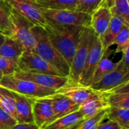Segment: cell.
Returning <instances> with one entry per match:
<instances>
[{
    "label": "cell",
    "instance_id": "cell-10",
    "mask_svg": "<svg viewBox=\"0 0 129 129\" xmlns=\"http://www.w3.org/2000/svg\"><path fill=\"white\" fill-rule=\"evenodd\" d=\"M103 48L100 38L97 36L87 57L78 84L89 87L94 72L103 54Z\"/></svg>",
    "mask_w": 129,
    "mask_h": 129
},
{
    "label": "cell",
    "instance_id": "cell-31",
    "mask_svg": "<svg viewBox=\"0 0 129 129\" xmlns=\"http://www.w3.org/2000/svg\"><path fill=\"white\" fill-rule=\"evenodd\" d=\"M19 70L17 60L0 56V71L3 76L13 75Z\"/></svg>",
    "mask_w": 129,
    "mask_h": 129
},
{
    "label": "cell",
    "instance_id": "cell-13",
    "mask_svg": "<svg viewBox=\"0 0 129 129\" xmlns=\"http://www.w3.org/2000/svg\"><path fill=\"white\" fill-rule=\"evenodd\" d=\"M56 92L68 97L80 107V105L94 94L96 91L93 90L90 87L84 86L80 84H71L67 82Z\"/></svg>",
    "mask_w": 129,
    "mask_h": 129
},
{
    "label": "cell",
    "instance_id": "cell-7",
    "mask_svg": "<svg viewBox=\"0 0 129 129\" xmlns=\"http://www.w3.org/2000/svg\"><path fill=\"white\" fill-rule=\"evenodd\" d=\"M17 63L19 71L61 76L49 63L31 51H24L19 57Z\"/></svg>",
    "mask_w": 129,
    "mask_h": 129
},
{
    "label": "cell",
    "instance_id": "cell-8",
    "mask_svg": "<svg viewBox=\"0 0 129 129\" xmlns=\"http://www.w3.org/2000/svg\"><path fill=\"white\" fill-rule=\"evenodd\" d=\"M128 81L129 70L125 68L119 60L117 62L115 69L104 76L100 81L89 87L96 91L109 92Z\"/></svg>",
    "mask_w": 129,
    "mask_h": 129
},
{
    "label": "cell",
    "instance_id": "cell-30",
    "mask_svg": "<svg viewBox=\"0 0 129 129\" xmlns=\"http://www.w3.org/2000/svg\"><path fill=\"white\" fill-rule=\"evenodd\" d=\"M103 0H78L75 10L92 15L100 6Z\"/></svg>",
    "mask_w": 129,
    "mask_h": 129
},
{
    "label": "cell",
    "instance_id": "cell-3",
    "mask_svg": "<svg viewBox=\"0 0 129 129\" xmlns=\"http://www.w3.org/2000/svg\"><path fill=\"white\" fill-rule=\"evenodd\" d=\"M97 35L91 27H85L81 36L78 45L75 53L68 76V82L78 84L87 57Z\"/></svg>",
    "mask_w": 129,
    "mask_h": 129
},
{
    "label": "cell",
    "instance_id": "cell-5",
    "mask_svg": "<svg viewBox=\"0 0 129 129\" xmlns=\"http://www.w3.org/2000/svg\"><path fill=\"white\" fill-rule=\"evenodd\" d=\"M11 35L23 47L24 51H33L35 40L31 29L34 26L29 20L11 8L9 17Z\"/></svg>",
    "mask_w": 129,
    "mask_h": 129
},
{
    "label": "cell",
    "instance_id": "cell-2",
    "mask_svg": "<svg viewBox=\"0 0 129 129\" xmlns=\"http://www.w3.org/2000/svg\"><path fill=\"white\" fill-rule=\"evenodd\" d=\"M31 31L35 40V46L33 51L49 63L62 76L68 77L70 73V67L49 41L44 27L34 25Z\"/></svg>",
    "mask_w": 129,
    "mask_h": 129
},
{
    "label": "cell",
    "instance_id": "cell-6",
    "mask_svg": "<svg viewBox=\"0 0 129 129\" xmlns=\"http://www.w3.org/2000/svg\"><path fill=\"white\" fill-rule=\"evenodd\" d=\"M40 9L48 22L62 25L90 27L91 15L76 10H57L42 7Z\"/></svg>",
    "mask_w": 129,
    "mask_h": 129
},
{
    "label": "cell",
    "instance_id": "cell-38",
    "mask_svg": "<svg viewBox=\"0 0 129 129\" xmlns=\"http://www.w3.org/2000/svg\"><path fill=\"white\" fill-rule=\"evenodd\" d=\"M84 121V120H83ZM83 121H81V122H78V123H77V124H75V125H73V126H71V127H70V128H66V129H78L79 128V126L81 125V124L82 123V122Z\"/></svg>",
    "mask_w": 129,
    "mask_h": 129
},
{
    "label": "cell",
    "instance_id": "cell-39",
    "mask_svg": "<svg viewBox=\"0 0 129 129\" xmlns=\"http://www.w3.org/2000/svg\"><path fill=\"white\" fill-rule=\"evenodd\" d=\"M5 38V36L3 33H0V46H1V45H2V44L4 42Z\"/></svg>",
    "mask_w": 129,
    "mask_h": 129
},
{
    "label": "cell",
    "instance_id": "cell-43",
    "mask_svg": "<svg viewBox=\"0 0 129 129\" xmlns=\"http://www.w3.org/2000/svg\"><path fill=\"white\" fill-rule=\"evenodd\" d=\"M0 108H1V107H0Z\"/></svg>",
    "mask_w": 129,
    "mask_h": 129
},
{
    "label": "cell",
    "instance_id": "cell-29",
    "mask_svg": "<svg viewBox=\"0 0 129 129\" xmlns=\"http://www.w3.org/2000/svg\"><path fill=\"white\" fill-rule=\"evenodd\" d=\"M129 42V26L123 23L121 29L116 36L113 45L116 46L115 53L122 52Z\"/></svg>",
    "mask_w": 129,
    "mask_h": 129
},
{
    "label": "cell",
    "instance_id": "cell-20",
    "mask_svg": "<svg viewBox=\"0 0 129 129\" xmlns=\"http://www.w3.org/2000/svg\"><path fill=\"white\" fill-rule=\"evenodd\" d=\"M24 51L21 44L14 38L9 36H5L4 42L0 46V56L18 60Z\"/></svg>",
    "mask_w": 129,
    "mask_h": 129
},
{
    "label": "cell",
    "instance_id": "cell-34",
    "mask_svg": "<svg viewBox=\"0 0 129 129\" xmlns=\"http://www.w3.org/2000/svg\"><path fill=\"white\" fill-rule=\"evenodd\" d=\"M108 93H113V94H125L129 93V81L119 85V87L113 89L112 91H109Z\"/></svg>",
    "mask_w": 129,
    "mask_h": 129
},
{
    "label": "cell",
    "instance_id": "cell-26",
    "mask_svg": "<svg viewBox=\"0 0 129 129\" xmlns=\"http://www.w3.org/2000/svg\"><path fill=\"white\" fill-rule=\"evenodd\" d=\"M109 107H119L129 110V93L113 94L104 92Z\"/></svg>",
    "mask_w": 129,
    "mask_h": 129
},
{
    "label": "cell",
    "instance_id": "cell-23",
    "mask_svg": "<svg viewBox=\"0 0 129 129\" xmlns=\"http://www.w3.org/2000/svg\"><path fill=\"white\" fill-rule=\"evenodd\" d=\"M42 7L57 10H75L78 0H36Z\"/></svg>",
    "mask_w": 129,
    "mask_h": 129
},
{
    "label": "cell",
    "instance_id": "cell-42",
    "mask_svg": "<svg viewBox=\"0 0 129 129\" xmlns=\"http://www.w3.org/2000/svg\"><path fill=\"white\" fill-rule=\"evenodd\" d=\"M128 5H129V0H128Z\"/></svg>",
    "mask_w": 129,
    "mask_h": 129
},
{
    "label": "cell",
    "instance_id": "cell-21",
    "mask_svg": "<svg viewBox=\"0 0 129 129\" xmlns=\"http://www.w3.org/2000/svg\"><path fill=\"white\" fill-rule=\"evenodd\" d=\"M82 113L78 110L66 115L63 117L56 119L51 124L47 125L43 129H66L75 125V124L84 120Z\"/></svg>",
    "mask_w": 129,
    "mask_h": 129
},
{
    "label": "cell",
    "instance_id": "cell-36",
    "mask_svg": "<svg viewBox=\"0 0 129 129\" xmlns=\"http://www.w3.org/2000/svg\"><path fill=\"white\" fill-rule=\"evenodd\" d=\"M10 129H40L35 123H17Z\"/></svg>",
    "mask_w": 129,
    "mask_h": 129
},
{
    "label": "cell",
    "instance_id": "cell-17",
    "mask_svg": "<svg viewBox=\"0 0 129 129\" xmlns=\"http://www.w3.org/2000/svg\"><path fill=\"white\" fill-rule=\"evenodd\" d=\"M111 17L112 13L110 8L105 6H100L91 15L90 27L97 36H101L106 32Z\"/></svg>",
    "mask_w": 129,
    "mask_h": 129
},
{
    "label": "cell",
    "instance_id": "cell-11",
    "mask_svg": "<svg viewBox=\"0 0 129 129\" xmlns=\"http://www.w3.org/2000/svg\"><path fill=\"white\" fill-rule=\"evenodd\" d=\"M32 113L34 123L40 129L46 128L55 121L54 111L49 96L32 98Z\"/></svg>",
    "mask_w": 129,
    "mask_h": 129
},
{
    "label": "cell",
    "instance_id": "cell-14",
    "mask_svg": "<svg viewBox=\"0 0 129 129\" xmlns=\"http://www.w3.org/2000/svg\"><path fill=\"white\" fill-rule=\"evenodd\" d=\"M11 91L14 101L17 123H34L32 113V98H27L13 91Z\"/></svg>",
    "mask_w": 129,
    "mask_h": 129
},
{
    "label": "cell",
    "instance_id": "cell-9",
    "mask_svg": "<svg viewBox=\"0 0 129 129\" xmlns=\"http://www.w3.org/2000/svg\"><path fill=\"white\" fill-rule=\"evenodd\" d=\"M10 7L29 20L33 25L44 26L46 20L40 5L36 0H5Z\"/></svg>",
    "mask_w": 129,
    "mask_h": 129
},
{
    "label": "cell",
    "instance_id": "cell-19",
    "mask_svg": "<svg viewBox=\"0 0 129 129\" xmlns=\"http://www.w3.org/2000/svg\"><path fill=\"white\" fill-rule=\"evenodd\" d=\"M113 52H115V51L111 50L110 48L106 49L103 52L102 58L100 60L98 66H97V67L94 72V74L92 77L90 86L91 85L97 82L98 81H100L104 76H106L107 73H109L110 71H112L113 69H115L117 63L113 62L111 58V56Z\"/></svg>",
    "mask_w": 129,
    "mask_h": 129
},
{
    "label": "cell",
    "instance_id": "cell-22",
    "mask_svg": "<svg viewBox=\"0 0 129 129\" xmlns=\"http://www.w3.org/2000/svg\"><path fill=\"white\" fill-rule=\"evenodd\" d=\"M106 118L116 122L124 129H129V110L119 107H108Z\"/></svg>",
    "mask_w": 129,
    "mask_h": 129
},
{
    "label": "cell",
    "instance_id": "cell-40",
    "mask_svg": "<svg viewBox=\"0 0 129 129\" xmlns=\"http://www.w3.org/2000/svg\"><path fill=\"white\" fill-rule=\"evenodd\" d=\"M2 77H3V74H2V72L0 71V81L2 80Z\"/></svg>",
    "mask_w": 129,
    "mask_h": 129
},
{
    "label": "cell",
    "instance_id": "cell-16",
    "mask_svg": "<svg viewBox=\"0 0 129 129\" xmlns=\"http://www.w3.org/2000/svg\"><path fill=\"white\" fill-rule=\"evenodd\" d=\"M49 97L52 101L55 120L79 110L78 104L62 94L56 92Z\"/></svg>",
    "mask_w": 129,
    "mask_h": 129
},
{
    "label": "cell",
    "instance_id": "cell-35",
    "mask_svg": "<svg viewBox=\"0 0 129 129\" xmlns=\"http://www.w3.org/2000/svg\"><path fill=\"white\" fill-rule=\"evenodd\" d=\"M122 53V57L120 60V61L125 67V68L129 70V42L127 46L125 47V48Z\"/></svg>",
    "mask_w": 129,
    "mask_h": 129
},
{
    "label": "cell",
    "instance_id": "cell-41",
    "mask_svg": "<svg viewBox=\"0 0 129 129\" xmlns=\"http://www.w3.org/2000/svg\"><path fill=\"white\" fill-rule=\"evenodd\" d=\"M0 33H2V30H1V29H0Z\"/></svg>",
    "mask_w": 129,
    "mask_h": 129
},
{
    "label": "cell",
    "instance_id": "cell-12",
    "mask_svg": "<svg viewBox=\"0 0 129 129\" xmlns=\"http://www.w3.org/2000/svg\"><path fill=\"white\" fill-rule=\"evenodd\" d=\"M15 78L25 79L33 82L39 85L49 88L57 91L62 86H64L68 81V77L62 76H55L45 73H27L22 71H17L13 74Z\"/></svg>",
    "mask_w": 129,
    "mask_h": 129
},
{
    "label": "cell",
    "instance_id": "cell-1",
    "mask_svg": "<svg viewBox=\"0 0 129 129\" xmlns=\"http://www.w3.org/2000/svg\"><path fill=\"white\" fill-rule=\"evenodd\" d=\"M49 41L71 67L81 36L85 27L46 23L43 26Z\"/></svg>",
    "mask_w": 129,
    "mask_h": 129
},
{
    "label": "cell",
    "instance_id": "cell-24",
    "mask_svg": "<svg viewBox=\"0 0 129 129\" xmlns=\"http://www.w3.org/2000/svg\"><path fill=\"white\" fill-rule=\"evenodd\" d=\"M0 107L3 110L16 119L14 101L11 91L2 85H0Z\"/></svg>",
    "mask_w": 129,
    "mask_h": 129
},
{
    "label": "cell",
    "instance_id": "cell-37",
    "mask_svg": "<svg viewBox=\"0 0 129 129\" xmlns=\"http://www.w3.org/2000/svg\"><path fill=\"white\" fill-rule=\"evenodd\" d=\"M114 5V0H103L101 6H105L109 8L113 7Z\"/></svg>",
    "mask_w": 129,
    "mask_h": 129
},
{
    "label": "cell",
    "instance_id": "cell-33",
    "mask_svg": "<svg viewBox=\"0 0 129 129\" xmlns=\"http://www.w3.org/2000/svg\"><path fill=\"white\" fill-rule=\"evenodd\" d=\"M104 120L99 125L97 129H124L123 128H122L119 124H117L116 122H114L113 120H110L108 119L106 121H104Z\"/></svg>",
    "mask_w": 129,
    "mask_h": 129
},
{
    "label": "cell",
    "instance_id": "cell-27",
    "mask_svg": "<svg viewBox=\"0 0 129 129\" xmlns=\"http://www.w3.org/2000/svg\"><path fill=\"white\" fill-rule=\"evenodd\" d=\"M113 15L119 17L123 23L129 26V5L128 0H114V5L110 8Z\"/></svg>",
    "mask_w": 129,
    "mask_h": 129
},
{
    "label": "cell",
    "instance_id": "cell-18",
    "mask_svg": "<svg viewBox=\"0 0 129 129\" xmlns=\"http://www.w3.org/2000/svg\"><path fill=\"white\" fill-rule=\"evenodd\" d=\"M123 23H124L122 20L119 17L112 14L109 24L106 32L101 36H98L100 39L104 51L106 49L109 48L112 45H113V42L116 39V36L121 29Z\"/></svg>",
    "mask_w": 129,
    "mask_h": 129
},
{
    "label": "cell",
    "instance_id": "cell-4",
    "mask_svg": "<svg viewBox=\"0 0 129 129\" xmlns=\"http://www.w3.org/2000/svg\"><path fill=\"white\" fill-rule=\"evenodd\" d=\"M0 85L29 98H45L52 95L56 91L33 82L15 78L13 75L3 76L0 81Z\"/></svg>",
    "mask_w": 129,
    "mask_h": 129
},
{
    "label": "cell",
    "instance_id": "cell-28",
    "mask_svg": "<svg viewBox=\"0 0 129 129\" xmlns=\"http://www.w3.org/2000/svg\"><path fill=\"white\" fill-rule=\"evenodd\" d=\"M108 107L102 110L92 117L84 119L78 129H97L99 125L106 119Z\"/></svg>",
    "mask_w": 129,
    "mask_h": 129
},
{
    "label": "cell",
    "instance_id": "cell-32",
    "mask_svg": "<svg viewBox=\"0 0 129 129\" xmlns=\"http://www.w3.org/2000/svg\"><path fill=\"white\" fill-rule=\"evenodd\" d=\"M17 123L16 119L0 108V129L11 128Z\"/></svg>",
    "mask_w": 129,
    "mask_h": 129
},
{
    "label": "cell",
    "instance_id": "cell-15",
    "mask_svg": "<svg viewBox=\"0 0 129 129\" xmlns=\"http://www.w3.org/2000/svg\"><path fill=\"white\" fill-rule=\"evenodd\" d=\"M107 107H109L105 93L96 91L94 94L80 105L78 110L82 113L84 118L86 119L94 116L100 111Z\"/></svg>",
    "mask_w": 129,
    "mask_h": 129
},
{
    "label": "cell",
    "instance_id": "cell-25",
    "mask_svg": "<svg viewBox=\"0 0 129 129\" xmlns=\"http://www.w3.org/2000/svg\"><path fill=\"white\" fill-rule=\"evenodd\" d=\"M11 8L5 0H0V29L5 36L11 35Z\"/></svg>",
    "mask_w": 129,
    "mask_h": 129
}]
</instances>
